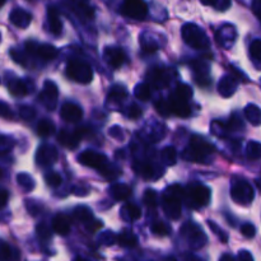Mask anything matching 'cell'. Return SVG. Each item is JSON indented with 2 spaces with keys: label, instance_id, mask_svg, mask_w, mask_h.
<instances>
[{
  "label": "cell",
  "instance_id": "6da1fadb",
  "mask_svg": "<svg viewBox=\"0 0 261 261\" xmlns=\"http://www.w3.org/2000/svg\"><path fill=\"white\" fill-rule=\"evenodd\" d=\"M184 194L185 189L178 184L166 188V190L162 194V205L166 216L172 221H177L181 217V206H182Z\"/></svg>",
  "mask_w": 261,
  "mask_h": 261
},
{
  "label": "cell",
  "instance_id": "7a4b0ae2",
  "mask_svg": "<svg viewBox=\"0 0 261 261\" xmlns=\"http://www.w3.org/2000/svg\"><path fill=\"white\" fill-rule=\"evenodd\" d=\"M184 41L196 50H206L209 47V38L203 28L195 23H185L181 30Z\"/></svg>",
  "mask_w": 261,
  "mask_h": 261
},
{
  "label": "cell",
  "instance_id": "3957f363",
  "mask_svg": "<svg viewBox=\"0 0 261 261\" xmlns=\"http://www.w3.org/2000/svg\"><path fill=\"white\" fill-rule=\"evenodd\" d=\"M211 189L200 182H190L186 188L184 199L189 200V205L193 208H204L211 201Z\"/></svg>",
  "mask_w": 261,
  "mask_h": 261
},
{
  "label": "cell",
  "instance_id": "277c9868",
  "mask_svg": "<svg viewBox=\"0 0 261 261\" xmlns=\"http://www.w3.org/2000/svg\"><path fill=\"white\" fill-rule=\"evenodd\" d=\"M66 75L69 79L81 84L91 83L93 79V70L91 65L81 59H73L66 65Z\"/></svg>",
  "mask_w": 261,
  "mask_h": 261
},
{
  "label": "cell",
  "instance_id": "5b68a950",
  "mask_svg": "<svg viewBox=\"0 0 261 261\" xmlns=\"http://www.w3.org/2000/svg\"><path fill=\"white\" fill-rule=\"evenodd\" d=\"M231 196L234 203L240 205H249L255 198V193L252 186L246 180H239L232 185Z\"/></svg>",
  "mask_w": 261,
  "mask_h": 261
},
{
  "label": "cell",
  "instance_id": "8992f818",
  "mask_svg": "<svg viewBox=\"0 0 261 261\" xmlns=\"http://www.w3.org/2000/svg\"><path fill=\"white\" fill-rule=\"evenodd\" d=\"M181 234L188 240L189 245L194 250L201 249L206 244V236L203 229L196 224L191 223V222L184 224L182 228H181Z\"/></svg>",
  "mask_w": 261,
  "mask_h": 261
},
{
  "label": "cell",
  "instance_id": "52a82bcc",
  "mask_svg": "<svg viewBox=\"0 0 261 261\" xmlns=\"http://www.w3.org/2000/svg\"><path fill=\"white\" fill-rule=\"evenodd\" d=\"M120 12L127 18L143 20L148 14V5L144 0H124Z\"/></svg>",
  "mask_w": 261,
  "mask_h": 261
},
{
  "label": "cell",
  "instance_id": "ba28073f",
  "mask_svg": "<svg viewBox=\"0 0 261 261\" xmlns=\"http://www.w3.org/2000/svg\"><path fill=\"white\" fill-rule=\"evenodd\" d=\"M25 51L30 55L38 56V58L43 59V60H54L58 56V48L55 46L50 45V43H37L35 41H27L24 43Z\"/></svg>",
  "mask_w": 261,
  "mask_h": 261
},
{
  "label": "cell",
  "instance_id": "9c48e42d",
  "mask_svg": "<svg viewBox=\"0 0 261 261\" xmlns=\"http://www.w3.org/2000/svg\"><path fill=\"white\" fill-rule=\"evenodd\" d=\"M58 96H59V89L56 84L51 81H46L43 83V89L40 93V102L46 107L47 110L53 111L56 109L58 105Z\"/></svg>",
  "mask_w": 261,
  "mask_h": 261
},
{
  "label": "cell",
  "instance_id": "30bf717a",
  "mask_svg": "<svg viewBox=\"0 0 261 261\" xmlns=\"http://www.w3.org/2000/svg\"><path fill=\"white\" fill-rule=\"evenodd\" d=\"M78 162L81 165L86 166V167L99 170V168H102L107 163V157L105 154H102V153L96 152V150L87 149L79 154Z\"/></svg>",
  "mask_w": 261,
  "mask_h": 261
},
{
  "label": "cell",
  "instance_id": "8fae6325",
  "mask_svg": "<svg viewBox=\"0 0 261 261\" xmlns=\"http://www.w3.org/2000/svg\"><path fill=\"white\" fill-rule=\"evenodd\" d=\"M58 149L54 145L43 144L37 149L36 162H37V165L42 166V167H47V166H53L58 161Z\"/></svg>",
  "mask_w": 261,
  "mask_h": 261
},
{
  "label": "cell",
  "instance_id": "7c38bea8",
  "mask_svg": "<svg viewBox=\"0 0 261 261\" xmlns=\"http://www.w3.org/2000/svg\"><path fill=\"white\" fill-rule=\"evenodd\" d=\"M103 58L105 61L114 69L121 68L125 64V61H126V55H125L124 50L121 47H116V46H107V47H105Z\"/></svg>",
  "mask_w": 261,
  "mask_h": 261
},
{
  "label": "cell",
  "instance_id": "4fadbf2b",
  "mask_svg": "<svg viewBox=\"0 0 261 261\" xmlns=\"http://www.w3.org/2000/svg\"><path fill=\"white\" fill-rule=\"evenodd\" d=\"M134 171L135 173L140 175L142 177L147 178V180L154 181L155 178L161 177L163 175L162 168H158L150 162H143V161H137L134 163Z\"/></svg>",
  "mask_w": 261,
  "mask_h": 261
},
{
  "label": "cell",
  "instance_id": "5bb4252c",
  "mask_svg": "<svg viewBox=\"0 0 261 261\" xmlns=\"http://www.w3.org/2000/svg\"><path fill=\"white\" fill-rule=\"evenodd\" d=\"M170 107H171V114L176 115V116L181 117V119H186L191 115V107L189 105L188 99L180 98V97L171 94L170 99Z\"/></svg>",
  "mask_w": 261,
  "mask_h": 261
},
{
  "label": "cell",
  "instance_id": "9a60e30c",
  "mask_svg": "<svg viewBox=\"0 0 261 261\" xmlns=\"http://www.w3.org/2000/svg\"><path fill=\"white\" fill-rule=\"evenodd\" d=\"M148 81H149L148 84H152L155 88L162 89L166 88L170 84L171 76L170 73L166 69H162L158 66V68H154L150 71H148Z\"/></svg>",
  "mask_w": 261,
  "mask_h": 261
},
{
  "label": "cell",
  "instance_id": "2e32d148",
  "mask_svg": "<svg viewBox=\"0 0 261 261\" xmlns=\"http://www.w3.org/2000/svg\"><path fill=\"white\" fill-rule=\"evenodd\" d=\"M60 116L68 122H78L83 117V110L74 102H66L61 106Z\"/></svg>",
  "mask_w": 261,
  "mask_h": 261
},
{
  "label": "cell",
  "instance_id": "e0dca14e",
  "mask_svg": "<svg viewBox=\"0 0 261 261\" xmlns=\"http://www.w3.org/2000/svg\"><path fill=\"white\" fill-rule=\"evenodd\" d=\"M9 20L18 28H27L32 22V14L22 8H15L10 12Z\"/></svg>",
  "mask_w": 261,
  "mask_h": 261
},
{
  "label": "cell",
  "instance_id": "ac0fdd59",
  "mask_svg": "<svg viewBox=\"0 0 261 261\" xmlns=\"http://www.w3.org/2000/svg\"><path fill=\"white\" fill-rule=\"evenodd\" d=\"M189 147H191L194 150L199 152L200 154L205 155V157H208L209 154H213L216 152V147L212 143H209L206 139H204L203 137H199V135H193L191 137Z\"/></svg>",
  "mask_w": 261,
  "mask_h": 261
},
{
  "label": "cell",
  "instance_id": "d6986e66",
  "mask_svg": "<svg viewBox=\"0 0 261 261\" xmlns=\"http://www.w3.org/2000/svg\"><path fill=\"white\" fill-rule=\"evenodd\" d=\"M194 74H195V82L201 87H206L212 83L211 78H209V68L208 64L204 61H195L193 63Z\"/></svg>",
  "mask_w": 261,
  "mask_h": 261
},
{
  "label": "cell",
  "instance_id": "ffe728a7",
  "mask_svg": "<svg viewBox=\"0 0 261 261\" xmlns=\"http://www.w3.org/2000/svg\"><path fill=\"white\" fill-rule=\"evenodd\" d=\"M58 140L63 147L68 148V149H75L79 147L81 143V138L75 132H68V130H60L58 135Z\"/></svg>",
  "mask_w": 261,
  "mask_h": 261
},
{
  "label": "cell",
  "instance_id": "44dd1931",
  "mask_svg": "<svg viewBox=\"0 0 261 261\" xmlns=\"http://www.w3.org/2000/svg\"><path fill=\"white\" fill-rule=\"evenodd\" d=\"M71 222L69 219V217H66L65 214L59 213L54 217L53 219V231L55 233L60 234V236H66L70 232Z\"/></svg>",
  "mask_w": 261,
  "mask_h": 261
},
{
  "label": "cell",
  "instance_id": "7402d4cb",
  "mask_svg": "<svg viewBox=\"0 0 261 261\" xmlns=\"http://www.w3.org/2000/svg\"><path fill=\"white\" fill-rule=\"evenodd\" d=\"M237 79L233 75H226L221 79L218 84V92L222 97L227 98V97H231L232 94H234L237 89Z\"/></svg>",
  "mask_w": 261,
  "mask_h": 261
},
{
  "label": "cell",
  "instance_id": "603a6c76",
  "mask_svg": "<svg viewBox=\"0 0 261 261\" xmlns=\"http://www.w3.org/2000/svg\"><path fill=\"white\" fill-rule=\"evenodd\" d=\"M47 23L48 30H50V32L53 35H61V32H63V22H61V18L58 9H55L54 7H50L47 10Z\"/></svg>",
  "mask_w": 261,
  "mask_h": 261
},
{
  "label": "cell",
  "instance_id": "cb8c5ba5",
  "mask_svg": "<svg viewBox=\"0 0 261 261\" xmlns=\"http://www.w3.org/2000/svg\"><path fill=\"white\" fill-rule=\"evenodd\" d=\"M8 88H9L10 93L15 97H24L31 92V89H28L27 82L22 81L19 78L10 79L8 82Z\"/></svg>",
  "mask_w": 261,
  "mask_h": 261
},
{
  "label": "cell",
  "instance_id": "d4e9b609",
  "mask_svg": "<svg viewBox=\"0 0 261 261\" xmlns=\"http://www.w3.org/2000/svg\"><path fill=\"white\" fill-rule=\"evenodd\" d=\"M70 7L83 19H93L94 10L83 0H71Z\"/></svg>",
  "mask_w": 261,
  "mask_h": 261
},
{
  "label": "cell",
  "instance_id": "484cf974",
  "mask_svg": "<svg viewBox=\"0 0 261 261\" xmlns=\"http://www.w3.org/2000/svg\"><path fill=\"white\" fill-rule=\"evenodd\" d=\"M111 195L115 200L124 201L132 195V189L126 184H115L111 186Z\"/></svg>",
  "mask_w": 261,
  "mask_h": 261
},
{
  "label": "cell",
  "instance_id": "4316f807",
  "mask_svg": "<svg viewBox=\"0 0 261 261\" xmlns=\"http://www.w3.org/2000/svg\"><path fill=\"white\" fill-rule=\"evenodd\" d=\"M121 217L124 219H126V221L135 222L142 217V211H140L139 206L135 205V204H125L121 209Z\"/></svg>",
  "mask_w": 261,
  "mask_h": 261
},
{
  "label": "cell",
  "instance_id": "83f0119b",
  "mask_svg": "<svg viewBox=\"0 0 261 261\" xmlns=\"http://www.w3.org/2000/svg\"><path fill=\"white\" fill-rule=\"evenodd\" d=\"M244 114H245V117H246V119L249 120L252 125H255V126H259L260 120H261V112H260V109L257 105H254V103L247 105L246 109H245V111H244Z\"/></svg>",
  "mask_w": 261,
  "mask_h": 261
},
{
  "label": "cell",
  "instance_id": "f1b7e54d",
  "mask_svg": "<svg viewBox=\"0 0 261 261\" xmlns=\"http://www.w3.org/2000/svg\"><path fill=\"white\" fill-rule=\"evenodd\" d=\"M56 132L55 124H54L51 120L48 119H43L38 122L37 125V134L42 138H47L51 137L54 133Z\"/></svg>",
  "mask_w": 261,
  "mask_h": 261
},
{
  "label": "cell",
  "instance_id": "f546056e",
  "mask_svg": "<svg viewBox=\"0 0 261 261\" xmlns=\"http://www.w3.org/2000/svg\"><path fill=\"white\" fill-rule=\"evenodd\" d=\"M73 216L76 221L81 222V223H84V224H87L89 221H92V219H93V213H92V211L84 205L76 206L75 211H74V213H73Z\"/></svg>",
  "mask_w": 261,
  "mask_h": 261
},
{
  "label": "cell",
  "instance_id": "4dcf8cb0",
  "mask_svg": "<svg viewBox=\"0 0 261 261\" xmlns=\"http://www.w3.org/2000/svg\"><path fill=\"white\" fill-rule=\"evenodd\" d=\"M98 171L99 173L106 178V180H110V181L115 180V178H117L120 175H121V170H120L119 167H116L115 165H111V163L109 162H107L103 167L99 168Z\"/></svg>",
  "mask_w": 261,
  "mask_h": 261
},
{
  "label": "cell",
  "instance_id": "1f68e13d",
  "mask_svg": "<svg viewBox=\"0 0 261 261\" xmlns=\"http://www.w3.org/2000/svg\"><path fill=\"white\" fill-rule=\"evenodd\" d=\"M161 158L166 166H175L177 162V152L175 147H166L161 152Z\"/></svg>",
  "mask_w": 261,
  "mask_h": 261
},
{
  "label": "cell",
  "instance_id": "d6a6232c",
  "mask_svg": "<svg viewBox=\"0 0 261 261\" xmlns=\"http://www.w3.org/2000/svg\"><path fill=\"white\" fill-rule=\"evenodd\" d=\"M134 94L138 99L145 102L152 97V87L148 83H140L135 87Z\"/></svg>",
  "mask_w": 261,
  "mask_h": 261
},
{
  "label": "cell",
  "instance_id": "836d02e7",
  "mask_svg": "<svg viewBox=\"0 0 261 261\" xmlns=\"http://www.w3.org/2000/svg\"><path fill=\"white\" fill-rule=\"evenodd\" d=\"M182 157L185 161H190V162H195V163H208L206 162V157L205 155L200 154L199 152L194 150L191 147H188L182 153Z\"/></svg>",
  "mask_w": 261,
  "mask_h": 261
},
{
  "label": "cell",
  "instance_id": "e575fe53",
  "mask_svg": "<svg viewBox=\"0 0 261 261\" xmlns=\"http://www.w3.org/2000/svg\"><path fill=\"white\" fill-rule=\"evenodd\" d=\"M117 242L121 245L122 247H134L137 246L138 239L133 232H122L117 237Z\"/></svg>",
  "mask_w": 261,
  "mask_h": 261
},
{
  "label": "cell",
  "instance_id": "d590c367",
  "mask_svg": "<svg viewBox=\"0 0 261 261\" xmlns=\"http://www.w3.org/2000/svg\"><path fill=\"white\" fill-rule=\"evenodd\" d=\"M250 55H251L252 61H254L256 69H260V60H261V41L259 38L252 41L250 45Z\"/></svg>",
  "mask_w": 261,
  "mask_h": 261
},
{
  "label": "cell",
  "instance_id": "8d00e7d4",
  "mask_svg": "<svg viewBox=\"0 0 261 261\" xmlns=\"http://www.w3.org/2000/svg\"><path fill=\"white\" fill-rule=\"evenodd\" d=\"M260 154H261L260 143L255 142V140L250 142L249 144H247V148H246L247 158H249L250 161H257L260 158Z\"/></svg>",
  "mask_w": 261,
  "mask_h": 261
},
{
  "label": "cell",
  "instance_id": "74e56055",
  "mask_svg": "<svg viewBox=\"0 0 261 261\" xmlns=\"http://www.w3.org/2000/svg\"><path fill=\"white\" fill-rule=\"evenodd\" d=\"M126 96H127V92L125 91L124 87L115 86V87H112V89L110 91L107 98H109L110 101L121 102V101H124L125 98H126Z\"/></svg>",
  "mask_w": 261,
  "mask_h": 261
},
{
  "label": "cell",
  "instance_id": "f35d334b",
  "mask_svg": "<svg viewBox=\"0 0 261 261\" xmlns=\"http://www.w3.org/2000/svg\"><path fill=\"white\" fill-rule=\"evenodd\" d=\"M152 232L155 236L165 237L171 233V228L162 221H155L152 223Z\"/></svg>",
  "mask_w": 261,
  "mask_h": 261
},
{
  "label": "cell",
  "instance_id": "ab89813d",
  "mask_svg": "<svg viewBox=\"0 0 261 261\" xmlns=\"http://www.w3.org/2000/svg\"><path fill=\"white\" fill-rule=\"evenodd\" d=\"M172 94L180 97V98H184V99H188V101H190L191 97H193V88H191L190 86H188V84L180 83Z\"/></svg>",
  "mask_w": 261,
  "mask_h": 261
},
{
  "label": "cell",
  "instance_id": "60d3db41",
  "mask_svg": "<svg viewBox=\"0 0 261 261\" xmlns=\"http://www.w3.org/2000/svg\"><path fill=\"white\" fill-rule=\"evenodd\" d=\"M17 181L18 184L27 191H32L36 186L33 178L31 177L30 175H27V173H19V175L17 176Z\"/></svg>",
  "mask_w": 261,
  "mask_h": 261
},
{
  "label": "cell",
  "instance_id": "b9f144b4",
  "mask_svg": "<svg viewBox=\"0 0 261 261\" xmlns=\"http://www.w3.org/2000/svg\"><path fill=\"white\" fill-rule=\"evenodd\" d=\"M143 201H144L145 205L149 206V208H154V206H157L158 204L157 193H155L153 189H147L144 195H143Z\"/></svg>",
  "mask_w": 261,
  "mask_h": 261
},
{
  "label": "cell",
  "instance_id": "7bdbcfd3",
  "mask_svg": "<svg viewBox=\"0 0 261 261\" xmlns=\"http://www.w3.org/2000/svg\"><path fill=\"white\" fill-rule=\"evenodd\" d=\"M14 250L10 247V245H8L7 242L0 240V260H10L14 259Z\"/></svg>",
  "mask_w": 261,
  "mask_h": 261
},
{
  "label": "cell",
  "instance_id": "ee69618b",
  "mask_svg": "<svg viewBox=\"0 0 261 261\" xmlns=\"http://www.w3.org/2000/svg\"><path fill=\"white\" fill-rule=\"evenodd\" d=\"M206 223H208V226L211 227V229H212V231H213V233L216 234V236L218 237V239L221 240V241L223 242V244H227V241H228V236H227L226 232H224L223 229H222L221 227H219L218 224H217L214 221H211V219H209V221L206 222Z\"/></svg>",
  "mask_w": 261,
  "mask_h": 261
},
{
  "label": "cell",
  "instance_id": "f6af8a7d",
  "mask_svg": "<svg viewBox=\"0 0 261 261\" xmlns=\"http://www.w3.org/2000/svg\"><path fill=\"white\" fill-rule=\"evenodd\" d=\"M155 110H157L158 114L161 115V116L163 117H167L171 115V107H170V102H168V99L166 101V99H160V101L155 102Z\"/></svg>",
  "mask_w": 261,
  "mask_h": 261
},
{
  "label": "cell",
  "instance_id": "bcb514c9",
  "mask_svg": "<svg viewBox=\"0 0 261 261\" xmlns=\"http://www.w3.org/2000/svg\"><path fill=\"white\" fill-rule=\"evenodd\" d=\"M227 132H233V130H240L244 127V121L237 116L236 114H233L231 116V120H229L227 124H224Z\"/></svg>",
  "mask_w": 261,
  "mask_h": 261
},
{
  "label": "cell",
  "instance_id": "7dc6e473",
  "mask_svg": "<svg viewBox=\"0 0 261 261\" xmlns=\"http://www.w3.org/2000/svg\"><path fill=\"white\" fill-rule=\"evenodd\" d=\"M45 181L50 188H58L63 182V178L58 172H48L47 175H45Z\"/></svg>",
  "mask_w": 261,
  "mask_h": 261
},
{
  "label": "cell",
  "instance_id": "c3c4849f",
  "mask_svg": "<svg viewBox=\"0 0 261 261\" xmlns=\"http://www.w3.org/2000/svg\"><path fill=\"white\" fill-rule=\"evenodd\" d=\"M36 110L33 109L32 106H25V105H22L19 107V116L22 117L23 120H33L36 117Z\"/></svg>",
  "mask_w": 261,
  "mask_h": 261
},
{
  "label": "cell",
  "instance_id": "681fc988",
  "mask_svg": "<svg viewBox=\"0 0 261 261\" xmlns=\"http://www.w3.org/2000/svg\"><path fill=\"white\" fill-rule=\"evenodd\" d=\"M36 232H37V236L41 241H47V240L51 239V231L45 223H40L36 228Z\"/></svg>",
  "mask_w": 261,
  "mask_h": 261
},
{
  "label": "cell",
  "instance_id": "f907efd6",
  "mask_svg": "<svg viewBox=\"0 0 261 261\" xmlns=\"http://www.w3.org/2000/svg\"><path fill=\"white\" fill-rule=\"evenodd\" d=\"M126 115L127 117H130L132 120H137L143 115V110L140 109L137 103H132L129 107H127Z\"/></svg>",
  "mask_w": 261,
  "mask_h": 261
},
{
  "label": "cell",
  "instance_id": "816d5d0a",
  "mask_svg": "<svg viewBox=\"0 0 261 261\" xmlns=\"http://www.w3.org/2000/svg\"><path fill=\"white\" fill-rule=\"evenodd\" d=\"M241 233L244 234L246 239H254L256 234V227L251 223H245L241 227Z\"/></svg>",
  "mask_w": 261,
  "mask_h": 261
},
{
  "label": "cell",
  "instance_id": "f5cc1de1",
  "mask_svg": "<svg viewBox=\"0 0 261 261\" xmlns=\"http://www.w3.org/2000/svg\"><path fill=\"white\" fill-rule=\"evenodd\" d=\"M25 206H27L28 212H30L32 216H37V214L41 213V205L37 203V201H35L33 199H28L27 201H25Z\"/></svg>",
  "mask_w": 261,
  "mask_h": 261
},
{
  "label": "cell",
  "instance_id": "db71d44e",
  "mask_svg": "<svg viewBox=\"0 0 261 261\" xmlns=\"http://www.w3.org/2000/svg\"><path fill=\"white\" fill-rule=\"evenodd\" d=\"M86 226H87V229H88L89 232L94 233V232H97L98 229H101L102 227H103V222H102L101 219H98V221H97V219L93 218L92 221H89Z\"/></svg>",
  "mask_w": 261,
  "mask_h": 261
},
{
  "label": "cell",
  "instance_id": "11a10c76",
  "mask_svg": "<svg viewBox=\"0 0 261 261\" xmlns=\"http://www.w3.org/2000/svg\"><path fill=\"white\" fill-rule=\"evenodd\" d=\"M142 46L145 51H148V53H154V51L158 50V45L152 40V38L148 40V42H145V41L142 40Z\"/></svg>",
  "mask_w": 261,
  "mask_h": 261
},
{
  "label": "cell",
  "instance_id": "9f6ffc18",
  "mask_svg": "<svg viewBox=\"0 0 261 261\" xmlns=\"http://www.w3.org/2000/svg\"><path fill=\"white\" fill-rule=\"evenodd\" d=\"M109 134L117 140L124 139V133H122V129L120 126H112L111 129H110Z\"/></svg>",
  "mask_w": 261,
  "mask_h": 261
},
{
  "label": "cell",
  "instance_id": "6f0895ef",
  "mask_svg": "<svg viewBox=\"0 0 261 261\" xmlns=\"http://www.w3.org/2000/svg\"><path fill=\"white\" fill-rule=\"evenodd\" d=\"M0 116L4 117V119H12L13 117V112L10 111L9 106L3 102H0Z\"/></svg>",
  "mask_w": 261,
  "mask_h": 261
},
{
  "label": "cell",
  "instance_id": "680465c9",
  "mask_svg": "<svg viewBox=\"0 0 261 261\" xmlns=\"http://www.w3.org/2000/svg\"><path fill=\"white\" fill-rule=\"evenodd\" d=\"M9 200V193L5 189H0V209L4 208Z\"/></svg>",
  "mask_w": 261,
  "mask_h": 261
},
{
  "label": "cell",
  "instance_id": "91938a15",
  "mask_svg": "<svg viewBox=\"0 0 261 261\" xmlns=\"http://www.w3.org/2000/svg\"><path fill=\"white\" fill-rule=\"evenodd\" d=\"M229 7H231V0H217V4L214 8L218 10H227Z\"/></svg>",
  "mask_w": 261,
  "mask_h": 261
},
{
  "label": "cell",
  "instance_id": "94428289",
  "mask_svg": "<svg viewBox=\"0 0 261 261\" xmlns=\"http://www.w3.org/2000/svg\"><path fill=\"white\" fill-rule=\"evenodd\" d=\"M260 9H261V0H254V2H252V12H254V14L256 15L257 19H260L261 18Z\"/></svg>",
  "mask_w": 261,
  "mask_h": 261
},
{
  "label": "cell",
  "instance_id": "6125c7cd",
  "mask_svg": "<svg viewBox=\"0 0 261 261\" xmlns=\"http://www.w3.org/2000/svg\"><path fill=\"white\" fill-rule=\"evenodd\" d=\"M239 259L241 261H252L254 260V257H252V255L250 254L249 251H246V250H241L239 254Z\"/></svg>",
  "mask_w": 261,
  "mask_h": 261
},
{
  "label": "cell",
  "instance_id": "be15d7a7",
  "mask_svg": "<svg viewBox=\"0 0 261 261\" xmlns=\"http://www.w3.org/2000/svg\"><path fill=\"white\" fill-rule=\"evenodd\" d=\"M204 5H212V7H216L217 0H200Z\"/></svg>",
  "mask_w": 261,
  "mask_h": 261
},
{
  "label": "cell",
  "instance_id": "e7e4bbea",
  "mask_svg": "<svg viewBox=\"0 0 261 261\" xmlns=\"http://www.w3.org/2000/svg\"><path fill=\"white\" fill-rule=\"evenodd\" d=\"M233 259L234 257L229 254H226V255H223V256H221V260H233Z\"/></svg>",
  "mask_w": 261,
  "mask_h": 261
},
{
  "label": "cell",
  "instance_id": "03108f58",
  "mask_svg": "<svg viewBox=\"0 0 261 261\" xmlns=\"http://www.w3.org/2000/svg\"><path fill=\"white\" fill-rule=\"evenodd\" d=\"M5 2H7V0H0V8H2L3 5H4Z\"/></svg>",
  "mask_w": 261,
  "mask_h": 261
},
{
  "label": "cell",
  "instance_id": "003e7915",
  "mask_svg": "<svg viewBox=\"0 0 261 261\" xmlns=\"http://www.w3.org/2000/svg\"><path fill=\"white\" fill-rule=\"evenodd\" d=\"M3 176V172H2V170H0V177H2Z\"/></svg>",
  "mask_w": 261,
  "mask_h": 261
}]
</instances>
